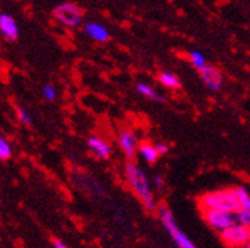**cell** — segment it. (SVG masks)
Listing matches in <instances>:
<instances>
[{"instance_id": "cell-1", "label": "cell", "mask_w": 250, "mask_h": 248, "mask_svg": "<svg viewBox=\"0 0 250 248\" xmlns=\"http://www.w3.org/2000/svg\"><path fill=\"white\" fill-rule=\"evenodd\" d=\"M125 177H127L130 188L133 189L136 196L142 201V204L146 207L148 212H156L157 206L154 201V195L144 169L141 166H137L134 162H127L125 163Z\"/></svg>"}, {"instance_id": "cell-2", "label": "cell", "mask_w": 250, "mask_h": 248, "mask_svg": "<svg viewBox=\"0 0 250 248\" xmlns=\"http://www.w3.org/2000/svg\"><path fill=\"white\" fill-rule=\"evenodd\" d=\"M198 204L203 210H223V212L238 213L241 210L235 189H223L208 192L198 198Z\"/></svg>"}, {"instance_id": "cell-3", "label": "cell", "mask_w": 250, "mask_h": 248, "mask_svg": "<svg viewBox=\"0 0 250 248\" xmlns=\"http://www.w3.org/2000/svg\"><path fill=\"white\" fill-rule=\"evenodd\" d=\"M159 218L164 229L168 231V234L171 236L172 242L176 244L179 248H197L194 245V242L186 236V233L180 230V227L177 226L176 218H174L172 212L167 207V206H160L159 207Z\"/></svg>"}, {"instance_id": "cell-4", "label": "cell", "mask_w": 250, "mask_h": 248, "mask_svg": "<svg viewBox=\"0 0 250 248\" xmlns=\"http://www.w3.org/2000/svg\"><path fill=\"white\" fill-rule=\"evenodd\" d=\"M203 216L209 227L215 231L223 233L224 230L240 224L238 215L233 212H223V210H203Z\"/></svg>"}, {"instance_id": "cell-5", "label": "cell", "mask_w": 250, "mask_h": 248, "mask_svg": "<svg viewBox=\"0 0 250 248\" xmlns=\"http://www.w3.org/2000/svg\"><path fill=\"white\" fill-rule=\"evenodd\" d=\"M52 16L60 23L66 24V26H70V28H75L83 21L84 12L80 6L73 5V3H62V5H58L52 11Z\"/></svg>"}, {"instance_id": "cell-6", "label": "cell", "mask_w": 250, "mask_h": 248, "mask_svg": "<svg viewBox=\"0 0 250 248\" xmlns=\"http://www.w3.org/2000/svg\"><path fill=\"white\" fill-rule=\"evenodd\" d=\"M221 241L230 248H241L250 244V229L243 224H236L221 233Z\"/></svg>"}, {"instance_id": "cell-7", "label": "cell", "mask_w": 250, "mask_h": 248, "mask_svg": "<svg viewBox=\"0 0 250 248\" xmlns=\"http://www.w3.org/2000/svg\"><path fill=\"white\" fill-rule=\"evenodd\" d=\"M118 142L121 146V151L124 153V155L127 157L128 162H133V158L136 157V154L139 153V145H137V135L134 134V131H131L130 128H124L119 131L118 135Z\"/></svg>"}, {"instance_id": "cell-8", "label": "cell", "mask_w": 250, "mask_h": 248, "mask_svg": "<svg viewBox=\"0 0 250 248\" xmlns=\"http://www.w3.org/2000/svg\"><path fill=\"white\" fill-rule=\"evenodd\" d=\"M200 76H202L205 85L208 89L214 90V92H220L221 85H223V76L220 69H217L215 66H206L203 70H200Z\"/></svg>"}, {"instance_id": "cell-9", "label": "cell", "mask_w": 250, "mask_h": 248, "mask_svg": "<svg viewBox=\"0 0 250 248\" xmlns=\"http://www.w3.org/2000/svg\"><path fill=\"white\" fill-rule=\"evenodd\" d=\"M87 148H89L90 153L99 160H107L111 155L110 143L101 137H96V135H90V137L87 139Z\"/></svg>"}, {"instance_id": "cell-10", "label": "cell", "mask_w": 250, "mask_h": 248, "mask_svg": "<svg viewBox=\"0 0 250 248\" xmlns=\"http://www.w3.org/2000/svg\"><path fill=\"white\" fill-rule=\"evenodd\" d=\"M0 32H2L3 38L9 43L12 41H17L19 38V26H17V21L12 19L11 16L5 14L2 12L0 14Z\"/></svg>"}, {"instance_id": "cell-11", "label": "cell", "mask_w": 250, "mask_h": 248, "mask_svg": "<svg viewBox=\"0 0 250 248\" xmlns=\"http://www.w3.org/2000/svg\"><path fill=\"white\" fill-rule=\"evenodd\" d=\"M84 32L93 38L95 41H99V43H105L110 40V32L105 26L99 23H95V21H89L84 24Z\"/></svg>"}, {"instance_id": "cell-12", "label": "cell", "mask_w": 250, "mask_h": 248, "mask_svg": "<svg viewBox=\"0 0 250 248\" xmlns=\"http://www.w3.org/2000/svg\"><path fill=\"white\" fill-rule=\"evenodd\" d=\"M139 154H141V157L145 160V162L149 163V165L157 163V160L160 157V154L156 150L154 143H149V142H142L139 145Z\"/></svg>"}, {"instance_id": "cell-13", "label": "cell", "mask_w": 250, "mask_h": 248, "mask_svg": "<svg viewBox=\"0 0 250 248\" xmlns=\"http://www.w3.org/2000/svg\"><path fill=\"white\" fill-rule=\"evenodd\" d=\"M136 90L139 92L144 97L151 99V101H154V102H165V97L162 95H159L151 85H148L145 82H137L136 84Z\"/></svg>"}, {"instance_id": "cell-14", "label": "cell", "mask_w": 250, "mask_h": 248, "mask_svg": "<svg viewBox=\"0 0 250 248\" xmlns=\"http://www.w3.org/2000/svg\"><path fill=\"white\" fill-rule=\"evenodd\" d=\"M159 82L162 85H165L167 89H179L180 87V79L176 73H171V72H162L159 75Z\"/></svg>"}, {"instance_id": "cell-15", "label": "cell", "mask_w": 250, "mask_h": 248, "mask_svg": "<svg viewBox=\"0 0 250 248\" xmlns=\"http://www.w3.org/2000/svg\"><path fill=\"white\" fill-rule=\"evenodd\" d=\"M188 58H189L191 61V64L200 72V70H203L208 64H206V58L205 55L200 52V51H191L189 54H188Z\"/></svg>"}, {"instance_id": "cell-16", "label": "cell", "mask_w": 250, "mask_h": 248, "mask_svg": "<svg viewBox=\"0 0 250 248\" xmlns=\"http://www.w3.org/2000/svg\"><path fill=\"white\" fill-rule=\"evenodd\" d=\"M235 193H236V198H238V201H240L241 209H250V193L244 186L235 188Z\"/></svg>"}, {"instance_id": "cell-17", "label": "cell", "mask_w": 250, "mask_h": 248, "mask_svg": "<svg viewBox=\"0 0 250 248\" xmlns=\"http://www.w3.org/2000/svg\"><path fill=\"white\" fill-rule=\"evenodd\" d=\"M11 155H12V148H11L9 142L2 135V137H0V160L5 162V160H8Z\"/></svg>"}, {"instance_id": "cell-18", "label": "cell", "mask_w": 250, "mask_h": 248, "mask_svg": "<svg viewBox=\"0 0 250 248\" xmlns=\"http://www.w3.org/2000/svg\"><path fill=\"white\" fill-rule=\"evenodd\" d=\"M16 114H17V119H19V122L21 123V125H31V123H32V119H31L29 113L24 108L16 107Z\"/></svg>"}, {"instance_id": "cell-19", "label": "cell", "mask_w": 250, "mask_h": 248, "mask_svg": "<svg viewBox=\"0 0 250 248\" xmlns=\"http://www.w3.org/2000/svg\"><path fill=\"white\" fill-rule=\"evenodd\" d=\"M42 93H43V97L46 99L47 102H52L57 99V90L52 84H46L43 89H42Z\"/></svg>"}, {"instance_id": "cell-20", "label": "cell", "mask_w": 250, "mask_h": 248, "mask_svg": "<svg viewBox=\"0 0 250 248\" xmlns=\"http://www.w3.org/2000/svg\"><path fill=\"white\" fill-rule=\"evenodd\" d=\"M236 215H238L240 224H243V226L250 229V209H241Z\"/></svg>"}, {"instance_id": "cell-21", "label": "cell", "mask_w": 250, "mask_h": 248, "mask_svg": "<svg viewBox=\"0 0 250 248\" xmlns=\"http://www.w3.org/2000/svg\"><path fill=\"white\" fill-rule=\"evenodd\" d=\"M154 146H156V150L159 151V154H160V155H165V154L168 153V145H165V143L156 142V143H154Z\"/></svg>"}, {"instance_id": "cell-22", "label": "cell", "mask_w": 250, "mask_h": 248, "mask_svg": "<svg viewBox=\"0 0 250 248\" xmlns=\"http://www.w3.org/2000/svg\"><path fill=\"white\" fill-rule=\"evenodd\" d=\"M153 184H154V188H157V189H162L165 186V180L162 178L160 175H156L154 178H153Z\"/></svg>"}, {"instance_id": "cell-23", "label": "cell", "mask_w": 250, "mask_h": 248, "mask_svg": "<svg viewBox=\"0 0 250 248\" xmlns=\"http://www.w3.org/2000/svg\"><path fill=\"white\" fill-rule=\"evenodd\" d=\"M52 245H54V248H67V245L58 238H52Z\"/></svg>"}, {"instance_id": "cell-24", "label": "cell", "mask_w": 250, "mask_h": 248, "mask_svg": "<svg viewBox=\"0 0 250 248\" xmlns=\"http://www.w3.org/2000/svg\"><path fill=\"white\" fill-rule=\"evenodd\" d=\"M241 248H250V244H247V245H244V247H241Z\"/></svg>"}]
</instances>
